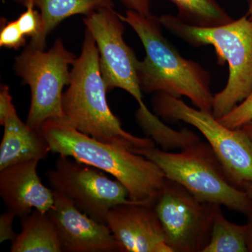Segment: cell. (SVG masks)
<instances>
[{
	"label": "cell",
	"instance_id": "30bf717a",
	"mask_svg": "<svg viewBox=\"0 0 252 252\" xmlns=\"http://www.w3.org/2000/svg\"><path fill=\"white\" fill-rule=\"evenodd\" d=\"M86 29L95 41L99 67L107 92L122 89L139 104L138 110H149L143 101L137 74L139 60L124 39V21L114 8H103L84 18Z\"/></svg>",
	"mask_w": 252,
	"mask_h": 252
},
{
	"label": "cell",
	"instance_id": "2e32d148",
	"mask_svg": "<svg viewBox=\"0 0 252 252\" xmlns=\"http://www.w3.org/2000/svg\"><path fill=\"white\" fill-rule=\"evenodd\" d=\"M22 230L12 241L11 252H61V243L47 212L34 210L21 217Z\"/></svg>",
	"mask_w": 252,
	"mask_h": 252
},
{
	"label": "cell",
	"instance_id": "9c48e42d",
	"mask_svg": "<svg viewBox=\"0 0 252 252\" xmlns=\"http://www.w3.org/2000/svg\"><path fill=\"white\" fill-rule=\"evenodd\" d=\"M100 171L72 158L59 155L55 168L46 176L55 191L67 197L91 218L107 224V215L112 208L132 200L125 186Z\"/></svg>",
	"mask_w": 252,
	"mask_h": 252
},
{
	"label": "cell",
	"instance_id": "5bb4252c",
	"mask_svg": "<svg viewBox=\"0 0 252 252\" xmlns=\"http://www.w3.org/2000/svg\"><path fill=\"white\" fill-rule=\"evenodd\" d=\"M4 135L0 145V170L32 160L46 158L51 152L40 129L25 124L16 111L5 119Z\"/></svg>",
	"mask_w": 252,
	"mask_h": 252
},
{
	"label": "cell",
	"instance_id": "d6986e66",
	"mask_svg": "<svg viewBox=\"0 0 252 252\" xmlns=\"http://www.w3.org/2000/svg\"><path fill=\"white\" fill-rule=\"evenodd\" d=\"M223 126L230 129H238L252 121V91L243 102L224 117L218 119Z\"/></svg>",
	"mask_w": 252,
	"mask_h": 252
},
{
	"label": "cell",
	"instance_id": "7a4b0ae2",
	"mask_svg": "<svg viewBox=\"0 0 252 252\" xmlns=\"http://www.w3.org/2000/svg\"><path fill=\"white\" fill-rule=\"evenodd\" d=\"M69 87L63 96V120L94 140L138 154L154 148L150 137H137L124 130L107 103L95 41L86 29L80 56L73 63Z\"/></svg>",
	"mask_w": 252,
	"mask_h": 252
},
{
	"label": "cell",
	"instance_id": "ac0fdd59",
	"mask_svg": "<svg viewBox=\"0 0 252 252\" xmlns=\"http://www.w3.org/2000/svg\"><path fill=\"white\" fill-rule=\"evenodd\" d=\"M247 225L227 220L219 209L212 224L210 241L203 252H249Z\"/></svg>",
	"mask_w": 252,
	"mask_h": 252
},
{
	"label": "cell",
	"instance_id": "44dd1931",
	"mask_svg": "<svg viewBox=\"0 0 252 252\" xmlns=\"http://www.w3.org/2000/svg\"><path fill=\"white\" fill-rule=\"evenodd\" d=\"M26 10L16 20L20 29L26 36L35 39L39 35L42 30V18L40 11L34 9L33 5L26 6Z\"/></svg>",
	"mask_w": 252,
	"mask_h": 252
},
{
	"label": "cell",
	"instance_id": "277c9868",
	"mask_svg": "<svg viewBox=\"0 0 252 252\" xmlns=\"http://www.w3.org/2000/svg\"><path fill=\"white\" fill-rule=\"evenodd\" d=\"M159 20L167 31L193 47L213 46L217 63H228L226 85L214 97V117H224L248 97L252 91V23L248 15L211 28L190 26L171 14L162 15Z\"/></svg>",
	"mask_w": 252,
	"mask_h": 252
},
{
	"label": "cell",
	"instance_id": "cb8c5ba5",
	"mask_svg": "<svg viewBox=\"0 0 252 252\" xmlns=\"http://www.w3.org/2000/svg\"><path fill=\"white\" fill-rule=\"evenodd\" d=\"M119 1L128 9L133 10L145 16L152 14L149 0H119Z\"/></svg>",
	"mask_w": 252,
	"mask_h": 252
},
{
	"label": "cell",
	"instance_id": "6da1fadb",
	"mask_svg": "<svg viewBox=\"0 0 252 252\" xmlns=\"http://www.w3.org/2000/svg\"><path fill=\"white\" fill-rule=\"evenodd\" d=\"M119 16L134 30L145 49V59L137 65L142 93L185 96L197 108L212 112L215 94L210 73L198 63L181 56L163 36L159 18L130 9Z\"/></svg>",
	"mask_w": 252,
	"mask_h": 252
},
{
	"label": "cell",
	"instance_id": "8992f818",
	"mask_svg": "<svg viewBox=\"0 0 252 252\" xmlns=\"http://www.w3.org/2000/svg\"><path fill=\"white\" fill-rule=\"evenodd\" d=\"M75 55L57 39L49 51L28 45L15 59L14 71L30 86L31 102L27 124L40 129L50 119H63V88L70 81Z\"/></svg>",
	"mask_w": 252,
	"mask_h": 252
},
{
	"label": "cell",
	"instance_id": "3957f363",
	"mask_svg": "<svg viewBox=\"0 0 252 252\" xmlns=\"http://www.w3.org/2000/svg\"><path fill=\"white\" fill-rule=\"evenodd\" d=\"M40 130L51 152L107 172L125 186L132 201L154 205L166 177L152 160L123 147L94 140L63 119L46 121Z\"/></svg>",
	"mask_w": 252,
	"mask_h": 252
},
{
	"label": "cell",
	"instance_id": "9a60e30c",
	"mask_svg": "<svg viewBox=\"0 0 252 252\" xmlns=\"http://www.w3.org/2000/svg\"><path fill=\"white\" fill-rule=\"evenodd\" d=\"M26 6L32 4L37 7L42 18L40 35L31 40L28 45L45 49L46 38L55 28L74 15H87L103 8H114L113 0H13Z\"/></svg>",
	"mask_w": 252,
	"mask_h": 252
},
{
	"label": "cell",
	"instance_id": "4fadbf2b",
	"mask_svg": "<svg viewBox=\"0 0 252 252\" xmlns=\"http://www.w3.org/2000/svg\"><path fill=\"white\" fill-rule=\"evenodd\" d=\"M39 162L29 160L0 170V195L8 210L20 218L34 210L48 212L54 206V190L38 175Z\"/></svg>",
	"mask_w": 252,
	"mask_h": 252
},
{
	"label": "cell",
	"instance_id": "7c38bea8",
	"mask_svg": "<svg viewBox=\"0 0 252 252\" xmlns=\"http://www.w3.org/2000/svg\"><path fill=\"white\" fill-rule=\"evenodd\" d=\"M107 225L122 252H173L154 205L136 203L114 207Z\"/></svg>",
	"mask_w": 252,
	"mask_h": 252
},
{
	"label": "cell",
	"instance_id": "ba28073f",
	"mask_svg": "<svg viewBox=\"0 0 252 252\" xmlns=\"http://www.w3.org/2000/svg\"><path fill=\"white\" fill-rule=\"evenodd\" d=\"M154 207L173 252H203L220 207L201 201L183 186L167 178Z\"/></svg>",
	"mask_w": 252,
	"mask_h": 252
},
{
	"label": "cell",
	"instance_id": "5b68a950",
	"mask_svg": "<svg viewBox=\"0 0 252 252\" xmlns=\"http://www.w3.org/2000/svg\"><path fill=\"white\" fill-rule=\"evenodd\" d=\"M138 154L157 164L166 178L183 186L201 201L247 216L252 213V198L232 183L208 142L199 141L178 153L155 147Z\"/></svg>",
	"mask_w": 252,
	"mask_h": 252
},
{
	"label": "cell",
	"instance_id": "52a82bcc",
	"mask_svg": "<svg viewBox=\"0 0 252 252\" xmlns=\"http://www.w3.org/2000/svg\"><path fill=\"white\" fill-rule=\"evenodd\" d=\"M152 104L158 115L169 122L195 127L206 139L232 183L241 189L252 183V142L243 129L223 126L212 112L190 107L178 97L157 93Z\"/></svg>",
	"mask_w": 252,
	"mask_h": 252
},
{
	"label": "cell",
	"instance_id": "4316f807",
	"mask_svg": "<svg viewBox=\"0 0 252 252\" xmlns=\"http://www.w3.org/2000/svg\"><path fill=\"white\" fill-rule=\"evenodd\" d=\"M241 189H243L252 198V183L249 182V183L244 184Z\"/></svg>",
	"mask_w": 252,
	"mask_h": 252
},
{
	"label": "cell",
	"instance_id": "484cf974",
	"mask_svg": "<svg viewBox=\"0 0 252 252\" xmlns=\"http://www.w3.org/2000/svg\"><path fill=\"white\" fill-rule=\"evenodd\" d=\"M240 128L243 129L244 132L247 134V135L248 136L249 138L252 142V121L249 122L248 124H245Z\"/></svg>",
	"mask_w": 252,
	"mask_h": 252
},
{
	"label": "cell",
	"instance_id": "7402d4cb",
	"mask_svg": "<svg viewBox=\"0 0 252 252\" xmlns=\"http://www.w3.org/2000/svg\"><path fill=\"white\" fill-rule=\"evenodd\" d=\"M16 215L14 212L8 210L0 216V243H4L7 240H11V242L16 237L14 228H13V223H14Z\"/></svg>",
	"mask_w": 252,
	"mask_h": 252
},
{
	"label": "cell",
	"instance_id": "83f0119b",
	"mask_svg": "<svg viewBox=\"0 0 252 252\" xmlns=\"http://www.w3.org/2000/svg\"><path fill=\"white\" fill-rule=\"evenodd\" d=\"M248 11L247 13L249 19L251 21L252 23V0H248Z\"/></svg>",
	"mask_w": 252,
	"mask_h": 252
},
{
	"label": "cell",
	"instance_id": "8fae6325",
	"mask_svg": "<svg viewBox=\"0 0 252 252\" xmlns=\"http://www.w3.org/2000/svg\"><path fill=\"white\" fill-rule=\"evenodd\" d=\"M54 205L47 212L63 252H122L108 225L91 218L67 197L54 190Z\"/></svg>",
	"mask_w": 252,
	"mask_h": 252
},
{
	"label": "cell",
	"instance_id": "e0dca14e",
	"mask_svg": "<svg viewBox=\"0 0 252 252\" xmlns=\"http://www.w3.org/2000/svg\"><path fill=\"white\" fill-rule=\"evenodd\" d=\"M178 10L181 20L197 27L211 28L223 26L233 18L217 0H170Z\"/></svg>",
	"mask_w": 252,
	"mask_h": 252
},
{
	"label": "cell",
	"instance_id": "ffe728a7",
	"mask_svg": "<svg viewBox=\"0 0 252 252\" xmlns=\"http://www.w3.org/2000/svg\"><path fill=\"white\" fill-rule=\"evenodd\" d=\"M26 36L18 26L17 21H7L1 19L0 31V46L18 50L26 45Z\"/></svg>",
	"mask_w": 252,
	"mask_h": 252
},
{
	"label": "cell",
	"instance_id": "d4e9b609",
	"mask_svg": "<svg viewBox=\"0 0 252 252\" xmlns=\"http://www.w3.org/2000/svg\"><path fill=\"white\" fill-rule=\"evenodd\" d=\"M247 230V245L249 252H252V213L248 215V223H246Z\"/></svg>",
	"mask_w": 252,
	"mask_h": 252
},
{
	"label": "cell",
	"instance_id": "603a6c76",
	"mask_svg": "<svg viewBox=\"0 0 252 252\" xmlns=\"http://www.w3.org/2000/svg\"><path fill=\"white\" fill-rule=\"evenodd\" d=\"M15 111L16 109L12 102L9 86L1 85L0 89V124L2 126L5 119Z\"/></svg>",
	"mask_w": 252,
	"mask_h": 252
}]
</instances>
